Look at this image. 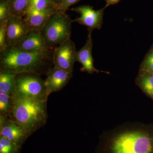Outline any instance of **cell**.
<instances>
[{
	"label": "cell",
	"mask_w": 153,
	"mask_h": 153,
	"mask_svg": "<svg viewBox=\"0 0 153 153\" xmlns=\"http://www.w3.org/2000/svg\"><path fill=\"white\" fill-rule=\"evenodd\" d=\"M53 65L51 50L30 52L15 47H7L0 52V69L3 72L47 75Z\"/></svg>",
	"instance_id": "6da1fadb"
},
{
	"label": "cell",
	"mask_w": 153,
	"mask_h": 153,
	"mask_svg": "<svg viewBox=\"0 0 153 153\" xmlns=\"http://www.w3.org/2000/svg\"><path fill=\"white\" fill-rule=\"evenodd\" d=\"M48 97H29L16 93L12 97L13 120L30 135L47 121Z\"/></svg>",
	"instance_id": "7a4b0ae2"
},
{
	"label": "cell",
	"mask_w": 153,
	"mask_h": 153,
	"mask_svg": "<svg viewBox=\"0 0 153 153\" xmlns=\"http://www.w3.org/2000/svg\"><path fill=\"white\" fill-rule=\"evenodd\" d=\"M113 139L111 153H153V135L142 127L122 130Z\"/></svg>",
	"instance_id": "3957f363"
},
{
	"label": "cell",
	"mask_w": 153,
	"mask_h": 153,
	"mask_svg": "<svg viewBox=\"0 0 153 153\" xmlns=\"http://www.w3.org/2000/svg\"><path fill=\"white\" fill-rule=\"evenodd\" d=\"M72 20L65 11L57 10L41 31L46 46L50 50L70 39Z\"/></svg>",
	"instance_id": "277c9868"
},
{
	"label": "cell",
	"mask_w": 153,
	"mask_h": 153,
	"mask_svg": "<svg viewBox=\"0 0 153 153\" xmlns=\"http://www.w3.org/2000/svg\"><path fill=\"white\" fill-rule=\"evenodd\" d=\"M39 76L32 73L17 74L16 93L29 97H48L46 93L45 81Z\"/></svg>",
	"instance_id": "5b68a950"
},
{
	"label": "cell",
	"mask_w": 153,
	"mask_h": 153,
	"mask_svg": "<svg viewBox=\"0 0 153 153\" xmlns=\"http://www.w3.org/2000/svg\"><path fill=\"white\" fill-rule=\"evenodd\" d=\"M76 52L75 44L70 39L55 47L52 51L53 67L72 74Z\"/></svg>",
	"instance_id": "8992f818"
},
{
	"label": "cell",
	"mask_w": 153,
	"mask_h": 153,
	"mask_svg": "<svg viewBox=\"0 0 153 153\" xmlns=\"http://www.w3.org/2000/svg\"><path fill=\"white\" fill-rule=\"evenodd\" d=\"M105 8L94 10L89 5H82L72 8L71 10L76 12L80 16L72 20V23L77 22L79 25L87 27L88 32H92L94 29L100 30L103 23V17Z\"/></svg>",
	"instance_id": "52a82bcc"
},
{
	"label": "cell",
	"mask_w": 153,
	"mask_h": 153,
	"mask_svg": "<svg viewBox=\"0 0 153 153\" xmlns=\"http://www.w3.org/2000/svg\"><path fill=\"white\" fill-rule=\"evenodd\" d=\"M0 136L21 147L30 136L21 126L13 119L1 115Z\"/></svg>",
	"instance_id": "ba28073f"
},
{
	"label": "cell",
	"mask_w": 153,
	"mask_h": 153,
	"mask_svg": "<svg viewBox=\"0 0 153 153\" xmlns=\"http://www.w3.org/2000/svg\"><path fill=\"white\" fill-rule=\"evenodd\" d=\"M30 30L24 18L11 16L7 26V47H14L21 43Z\"/></svg>",
	"instance_id": "9c48e42d"
},
{
	"label": "cell",
	"mask_w": 153,
	"mask_h": 153,
	"mask_svg": "<svg viewBox=\"0 0 153 153\" xmlns=\"http://www.w3.org/2000/svg\"><path fill=\"white\" fill-rule=\"evenodd\" d=\"M47 75L45 86L46 94L49 96L52 92H56L63 88L71 79L72 74L53 67Z\"/></svg>",
	"instance_id": "30bf717a"
},
{
	"label": "cell",
	"mask_w": 153,
	"mask_h": 153,
	"mask_svg": "<svg viewBox=\"0 0 153 153\" xmlns=\"http://www.w3.org/2000/svg\"><path fill=\"white\" fill-rule=\"evenodd\" d=\"M14 47L30 52H45L49 51L46 46L41 31L31 30L26 38Z\"/></svg>",
	"instance_id": "8fae6325"
},
{
	"label": "cell",
	"mask_w": 153,
	"mask_h": 153,
	"mask_svg": "<svg viewBox=\"0 0 153 153\" xmlns=\"http://www.w3.org/2000/svg\"><path fill=\"white\" fill-rule=\"evenodd\" d=\"M57 10L56 7L42 11L29 9L24 18L30 30L41 31L51 16Z\"/></svg>",
	"instance_id": "7c38bea8"
},
{
	"label": "cell",
	"mask_w": 153,
	"mask_h": 153,
	"mask_svg": "<svg viewBox=\"0 0 153 153\" xmlns=\"http://www.w3.org/2000/svg\"><path fill=\"white\" fill-rule=\"evenodd\" d=\"M91 32H88V36L86 43L80 50L76 52V61H78L82 65L81 71L87 72L89 74L99 73L100 71L97 69L94 65L92 55L93 42L91 38Z\"/></svg>",
	"instance_id": "4fadbf2b"
},
{
	"label": "cell",
	"mask_w": 153,
	"mask_h": 153,
	"mask_svg": "<svg viewBox=\"0 0 153 153\" xmlns=\"http://www.w3.org/2000/svg\"><path fill=\"white\" fill-rule=\"evenodd\" d=\"M16 74L0 71V91L13 97L16 93Z\"/></svg>",
	"instance_id": "5bb4252c"
},
{
	"label": "cell",
	"mask_w": 153,
	"mask_h": 153,
	"mask_svg": "<svg viewBox=\"0 0 153 153\" xmlns=\"http://www.w3.org/2000/svg\"><path fill=\"white\" fill-rule=\"evenodd\" d=\"M136 82L145 93L153 98V73L139 71Z\"/></svg>",
	"instance_id": "9a60e30c"
},
{
	"label": "cell",
	"mask_w": 153,
	"mask_h": 153,
	"mask_svg": "<svg viewBox=\"0 0 153 153\" xmlns=\"http://www.w3.org/2000/svg\"><path fill=\"white\" fill-rule=\"evenodd\" d=\"M31 0H8L11 16L24 18L27 14Z\"/></svg>",
	"instance_id": "2e32d148"
},
{
	"label": "cell",
	"mask_w": 153,
	"mask_h": 153,
	"mask_svg": "<svg viewBox=\"0 0 153 153\" xmlns=\"http://www.w3.org/2000/svg\"><path fill=\"white\" fill-rule=\"evenodd\" d=\"M13 109L12 97L4 91H0L1 115L7 117L12 114Z\"/></svg>",
	"instance_id": "e0dca14e"
},
{
	"label": "cell",
	"mask_w": 153,
	"mask_h": 153,
	"mask_svg": "<svg viewBox=\"0 0 153 153\" xmlns=\"http://www.w3.org/2000/svg\"><path fill=\"white\" fill-rule=\"evenodd\" d=\"M20 148L7 139L0 138V153H18Z\"/></svg>",
	"instance_id": "ac0fdd59"
},
{
	"label": "cell",
	"mask_w": 153,
	"mask_h": 153,
	"mask_svg": "<svg viewBox=\"0 0 153 153\" xmlns=\"http://www.w3.org/2000/svg\"><path fill=\"white\" fill-rule=\"evenodd\" d=\"M53 7L57 8V6L51 0H31L28 10L42 11Z\"/></svg>",
	"instance_id": "d6986e66"
},
{
	"label": "cell",
	"mask_w": 153,
	"mask_h": 153,
	"mask_svg": "<svg viewBox=\"0 0 153 153\" xmlns=\"http://www.w3.org/2000/svg\"><path fill=\"white\" fill-rule=\"evenodd\" d=\"M140 71L153 73V45L141 64Z\"/></svg>",
	"instance_id": "ffe728a7"
},
{
	"label": "cell",
	"mask_w": 153,
	"mask_h": 153,
	"mask_svg": "<svg viewBox=\"0 0 153 153\" xmlns=\"http://www.w3.org/2000/svg\"><path fill=\"white\" fill-rule=\"evenodd\" d=\"M11 15L9 8L8 0H1L0 1V22L8 21Z\"/></svg>",
	"instance_id": "44dd1931"
},
{
	"label": "cell",
	"mask_w": 153,
	"mask_h": 153,
	"mask_svg": "<svg viewBox=\"0 0 153 153\" xmlns=\"http://www.w3.org/2000/svg\"><path fill=\"white\" fill-rule=\"evenodd\" d=\"M8 21L0 22V52L7 47V26Z\"/></svg>",
	"instance_id": "7402d4cb"
},
{
	"label": "cell",
	"mask_w": 153,
	"mask_h": 153,
	"mask_svg": "<svg viewBox=\"0 0 153 153\" xmlns=\"http://www.w3.org/2000/svg\"><path fill=\"white\" fill-rule=\"evenodd\" d=\"M79 1L80 0H63L57 7V10L66 12L71 6L75 4Z\"/></svg>",
	"instance_id": "603a6c76"
},
{
	"label": "cell",
	"mask_w": 153,
	"mask_h": 153,
	"mask_svg": "<svg viewBox=\"0 0 153 153\" xmlns=\"http://www.w3.org/2000/svg\"><path fill=\"white\" fill-rule=\"evenodd\" d=\"M121 0H105L106 5H105V8H106L110 6L116 4L117 3L119 2Z\"/></svg>",
	"instance_id": "cb8c5ba5"
},
{
	"label": "cell",
	"mask_w": 153,
	"mask_h": 153,
	"mask_svg": "<svg viewBox=\"0 0 153 153\" xmlns=\"http://www.w3.org/2000/svg\"><path fill=\"white\" fill-rule=\"evenodd\" d=\"M51 1L57 6V7L63 1V0H51Z\"/></svg>",
	"instance_id": "d4e9b609"
}]
</instances>
